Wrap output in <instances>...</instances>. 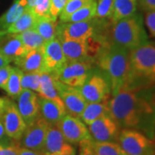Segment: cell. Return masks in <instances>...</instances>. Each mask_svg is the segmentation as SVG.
I'll return each instance as SVG.
<instances>
[{"mask_svg": "<svg viewBox=\"0 0 155 155\" xmlns=\"http://www.w3.org/2000/svg\"><path fill=\"white\" fill-rule=\"evenodd\" d=\"M109 110L121 129H134L154 139L155 88L120 91L109 100Z\"/></svg>", "mask_w": 155, "mask_h": 155, "instance_id": "cell-1", "label": "cell"}, {"mask_svg": "<svg viewBox=\"0 0 155 155\" xmlns=\"http://www.w3.org/2000/svg\"><path fill=\"white\" fill-rule=\"evenodd\" d=\"M155 88V43L147 42L129 51L126 81L121 91Z\"/></svg>", "mask_w": 155, "mask_h": 155, "instance_id": "cell-2", "label": "cell"}, {"mask_svg": "<svg viewBox=\"0 0 155 155\" xmlns=\"http://www.w3.org/2000/svg\"><path fill=\"white\" fill-rule=\"evenodd\" d=\"M93 64L104 74L110 86L112 97L122 91L129 65V50L114 44L103 46Z\"/></svg>", "mask_w": 155, "mask_h": 155, "instance_id": "cell-3", "label": "cell"}, {"mask_svg": "<svg viewBox=\"0 0 155 155\" xmlns=\"http://www.w3.org/2000/svg\"><path fill=\"white\" fill-rule=\"evenodd\" d=\"M108 40L110 44L129 51L147 43L148 35L141 14L136 12L127 18L111 23L108 30Z\"/></svg>", "mask_w": 155, "mask_h": 155, "instance_id": "cell-4", "label": "cell"}, {"mask_svg": "<svg viewBox=\"0 0 155 155\" xmlns=\"http://www.w3.org/2000/svg\"><path fill=\"white\" fill-rule=\"evenodd\" d=\"M117 144L126 155H155L154 140L134 129H121Z\"/></svg>", "mask_w": 155, "mask_h": 155, "instance_id": "cell-5", "label": "cell"}, {"mask_svg": "<svg viewBox=\"0 0 155 155\" xmlns=\"http://www.w3.org/2000/svg\"><path fill=\"white\" fill-rule=\"evenodd\" d=\"M78 89L88 103L109 101L111 96L108 79L100 70H95V68L92 69L83 85Z\"/></svg>", "mask_w": 155, "mask_h": 155, "instance_id": "cell-6", "label": "cell"}, {"mask_svg": "<svg viewBox=\"0 0 155 155\" xmlns=\"http://www.w3.org/2000/svg\"><path fill=\"white\" fill-rule=\"evenodd\" d=\"M95 66L87 61L67 62L64 67L56 73L55 78L67 85L79 88L82 86Z\"/></svg>", "mask_w": 155, "mask_h": 155, "instance_id": "cell-7", "label": "cell"}, {"mask_svg": "<svg viewBox=\"0 0 155 155\" xmlns=\"http://www.w3.org/2000/svg\"><path fill=\"white\" fill-rule=\"evenodd\" d=\"M48 127L49 124L41 116H39L31 124L27 126L22 138L17 141L19 146L41 153Z\"/></svg>", "mask_w": 155, "mask_h": 155, "instance_id": "cell-8", "label": "cell"}, {"mask_svg": "<svg viewBox=\"0 0 155 155\" xmlns=\"http://www.w3.org/2000/svg\"><path fill=\"white\" fill-rule=\"evenodd\" d=\"M6 134L15 141H19L22 138L27 125L20 115L17 106L14 101L6 99L5 105L1 116Z\"/></svg>", "mask_w": 155, "mask_h": 155, "instance_id": "cell-9", "label": "cell"}, {"mask_svg": "<svg viewBox=\"0 0 155 155\" xmlns=\"http://www.w3.org/2000/svg\"><path fill=\"white\" fill-rule=\"evenodd\" d=\"M56 127L61 130L64 139L71 145H78L85 140H91L86 124L79 118L67 114L57 123Z\"/></svg>", "mask_w": 155, "mask_h": 155, "instance_id": "cell-10", "label": "cell"}, {"mask_svg": "<svg viewBox=\"0 0 155 155\" xmlns=\"http://www.w3.org/2000/svg\"><path fill=\"white\" fill-rule=\"evenodd\" d=\"M91 140L94 142H116L121 131L120 127L110 115L102 116L88 125Z\"/></svg>", "mask_w": 155, "mask_h": 155, "instance_id": "cell-11", "label": "cell"}, {"mask_svg": "<svg viewBox=\"0 0 155 155\" xmlns=\"http://www.w3.org/2000/svg\"><path fill=\"white\" fill-rule=\"evenodd\" d=\"M97 19L84 22H61L58 25L56 37L62 41L69 40H88L94 33Z\"/></svg>", "mask_w": 155, "mask_h": 155, "instance_id": "cell-12", "label": "cell"}, {"mask_svg": "<svg viewBox=\"0 0 155 155\" xmlns=\"http://www.w3.org/2000/svg\"><path fill=\"white\" fill-rule=\"evenodd\" d=\"M56 87L67 114L79 118L88 103L79 90L61 83L59 80H56Z\"/></svg>", "mask_w": 155, "mask_h": 155, "instance_id": "cell-13", "label": "cell"}, {"mask_svg": "<svg viewBox=\"0 0 155 155\" xmlns=\"http://www.w3.org/2000/svg\"><path fill=\"white\" fill-rule=\"evenodd\" d=\"M44 56L45 72H50L54 76L67 63V60L61 48L60 40L55 37L45 43L42 48Z\"/></svg>", "mask_w": 155, "mask_h": 155, "instance_id": "cell-14", "label": "cell"}, {"mask_svg": "<svg viewBox=\"0 0 155 155\" xmlns=\"http://www.w3.org/2000/svg\"><path fill=\"white\" fill-rule=\"evenodd\" d=\"M17 109L26 125L28 126L40 116L38 96L30 90H22L17 97Z\"/></svg>", "mask_w": 155, "mask_h": 155, "instance_id": "cell-15", "label": "cell"}, {"mask_svg": "<svg viewBox=\"0 0 155 155\" xmlns=\"http://www.w3.org/2000/svg\"><path fill=\"white\" fill-rule=\"evenodd\" d=\"M0 52L13 63H16L28 53L18 34L5 32H0Z\"/></svg>", "mask_w": 155, "mask_h": 155, "instance_id": "cell-16", "label": "cell"}, {"mask_svg": "<svg viewBox=\"0 0 155 155\" xmlns=\"http://www.w3.org/2000/svg\"><path fill=\"white\" fill-rule=\"evenodd\" d=\"M61 48L67 60L71 61H91L87 40H69L61 41ZM94 65V64H93Z\"/></svg>", "mask_w": 155, "mask_h": 155, "instance_id": "cell-17", "label": "cell"}, {"mask_svg": "<svg viewBox=\"0 0 155 155\" xmlns=\"http://www.w3.org/2000/svg\"><path fill=\"white\" fill-rule=\"evenodd\" d=\"M71 144L67 143L61 130L54 125H49L46 134L42 155H59L68 148Z\"/></svg>", "mask_w": 155, "mask_h": 155, "instance_id": "cell-18", "label": "cell"}, {"mask_svg": "<svg viewBox=\"0 0 155 155\" xmlns=\"http://www.w3.org/2000/svg\"><path fill=\"white\" fill-rule=\"evenodd\" d=\"M40 116H41L49 125L56 126L57 123L67 115L65 106L54 101L46 99L38 96Z\"/></svg>", "mask_w": 155, "mask_h": 155, "instance_id": "cell-19", "label": "cell"}, {"mask_svg": "<svg viewBox=\"0 0 155 155\" xmlns=\"http://www.w3.org/2000/svg\"><path fill=\"white\" fill-rule=\"evenodd\" d=\"M14 64L23 72L41 73L45 72L42 48L28 51L25 55Z\"/></svg>", "mask_w": 155, "mask_h": 155, "instance_id": "cell-20", "label": "cell"}, {"mask_svg": "<svg viewBox=\"0 0 155 155\" xmlns=\"http://www.w3.org/2000/svg\"><path fill=\"white\" fill-rule=\"evenodd\" d=\"M56 80L57 78L54 74L48 72H41L40 77L39 90L37 92L39 97L54 101L58 104L64 105L56 87Z\"/></svg>", "mask_w": 155, "mask_h": 155, "instance_id": "cell-21", "label": "cell"}, {"mask_svg": "<svg viewBox=\"0 0 155 155\" xmlns=\"http://www.w3.org/2000/svg\"><path fill=\"white\" fill-rule=\"evenodd\" d=\"M27 9V0H14L9 10L0 17V32L6 31Z\"/></svg>", "mask_w": 155, "mask_h": 155, "instance_id": "cell-22", "label": "cell"}, {"mask_svg": "<svg viewBox=\"0 0 155 155\" xmlns=\"http://www.w3.org/2000/svg\"><path fill=\"white\" fill-rule=\"evenodd\" d=\"M110 115L109 101L100 103H87L79 119L87 126L102 116Z\"/></svg>", "mask_w": 155, "mask_h": 155, "instance_id": "cell-23", "label": "cell"}, {"mask_svg": "<svg viewBox=\"0 0 155 155\" xmlns=\"http://www.w3.org/2000/svg\"><path fill=\"white\" fill-rule=\"evenodd\" d=\"M137 0H115L113 13L110 18L111 23L127 18L137 12Z\"/></svg>", "mask_w": 155, "mask_h": 155, "instance_id": "cell-24", "label": "cell"}, {"mask_svg": "<svg viewBox=\"0 0 155 155\" xmlns=\"http://www.w3.org/2000/svg\"><path fill=\"white\" fill-rule=\"evenodd\" d=\"M58 25L59 22L57 19L51 17H37L34 28L47 42L56 37Z\"/></svg>", "mask_w": 155, "mask_h": 155, "instance_id": "cell-25", "label": "cell"}, {"mask_svg": "<svg viewBox=\"0 0 155 155\" xmlns=\"http://www.w3.org/2000/svg\"><path fill=\"white\" fill-rule=\"evenodd\" d=\"M36 19L37 17L34 14L33 11L30 9H27L22 16L5 32L9 34H20L29 28H33Z\"/></svg>", "mask_w": 155, "mask_h": 155, "instance_id": "cell-26", "label": "cell"}, {"mask_svg": "<svg viewBox=\"0 0 155 155\" xmlns=\"http://www.w3.org/2000/svg\"><path fill=\"white\" fill-rule=\"evenodd\" d=\"M18 35L28 52L30 50L41 49L46 43L43 38L34 28L18 34Z\"/></svg>", "mask_w": 155, "mask_h": 155, "instance_id": "cell-27", "label": "cell"}, {"mask_svg": "<svg viewBox=\"0 0 155 155\" xmlns=\"http://www.w3.org/2000/svg\"><path fill=\"white\" fill-rule=\"evenodd\" d=\"M22 76V71L17 67H12L11 76L6 84L5 91L7 94L11 97L12 99H17L20 92L22 91L21 86V79Z\"/></svg>", "mask_w": 155, "mask_h": 155, "instance_id": "cell-28", "label": "cell"}, {"mask_svg": "<svg viewBox=\"0 0 155 155\" xmlns=\"http://www.w3.org/2000/svg\"><path fill=\"white\" fill-rule=\"evenodd\" d=\"M97 9V0L84 6L67 18L65 22H77L89 21L94 18Z\"/></svg>", "mask_w": 155, "mask_h": 155, "instance_id": "cell-29", "label": "cell"}, {"mask_svg": "<svg viewBox=\"0 0 155 155\" xmlns=\"http://www.w3.org/2000/svg\"><path fill=\"white\" fill-rule=\"evenodd\" d=\"M94 1L96 0H67L66 5L60 14L61 22H65L67 18L74 12Z\"/></svg>", "mask_w": 155, "mask_h": 155, "instance_id": "cell-30", "label": "cell"}, {"mask_svg": "<svg viewBox=\"0 0 155 155\" xmlns=\"http://www.w3.org/2000/svg\"><path fill=\"white\" fill-rule=\"evenodd\" d=\"M96 155H126L120 146L116 142H94Z\"/></svg>", "mask_w": 155, "mask_h": 155, "instance_id": "cell-31", "label": "cell"}, {"mask_svg": "<svg viewBox=\"0 0 155 155\" xmlns=\"http://www.w3.org/2000/svg\"><path fill=\"white\" fill-rule=\"evenodd\" d=\"M115 0H98L94 18L100 20H110L113 13Z\"/></svg>", "mask_w": 155, "mask_h": 155, "instance_id": "cell-32", "label": "cell"}, {"mask_svg": "<svg viewBox=\"0 0 155 155\" xmlns=\"http://www.w3.org/2000/svg\"><path fill=\"white\" fill-rule=\"evenodd\" d=\"M40 77L41 73L22 72L21 86L22 90H30L35 92H37L40 84Z\"/></svg>", "mask_w": 155, "mask_h": 155, "instance_id": "cell-33", "label": "cell"}, {"mask_svg": "<svg viewBox=\"0 0 155 155\" xmlns=\"http://www.w3.org/2000/svg\"><path fill=\"white\" fill-rule=\"evenodd\" d=\"M51 3L50 0H36L34 6L30 9L37 17H54L50 15ZM55 19V18H54Z\"/></svg>", "mask_w": 155, "mask_h": 155, "instance_id": "cell-34", "label": "cell"}, {"mask_svg": "<svg viewBox=\"0 0 155 155\" xmlns=\"http://www.w3.org/2000/svg\"><path fill=\"white\" fill-rule=\"evenodd\" d=\"M20 146L17 141H11L7 144H0V155H19Z\"/></svg>", "mask_w": 155, "mask_h": 155, "instance_id": "cell-35", "label": "cell"}, {"mask_svg": "<svg viewBox=\"0 0 155 155\" xmlns=\"http://www.w3.org/2000/svg\"><path fill=\"white\" fill-rule=\"evenodd\" d=\"M78 155H96L92 140H85L78 144Z\"/></svg>", "mask_w": 155, "mask_h": 155, "instance_id": "cell-36", "label": "cell"}, {"mask_svg": "<svg viewBox=\"0 0 155 155\" xmlns=\"http://www.w3.org/2000/svg\"><path fill=\"white\" fill-rule=\"evenodd\" d=\"M144 22L148 29L150 36L155 38V11L145 12Z\"/></svg>", "mask_w": 155, "mask_h": 155, "instance_id": "cell-37", "label": "cell"}, {"mask_svg": "<svg viewBox=\"0 0 155 155\" xmlns=\"http://www.w3.org/2000/svg\"><path fill=\"white\" fill-rule=\"evenodd\" d=\"M67 0H50L51 8H50V15L51 17L57 19V17L60 16L61 11L65 7Z\"/></svg>", "mask_w": 155, "mask_h": 155, "instance_id": "cell-38", "label": "cell"}, {"mask_svg": "<svg viewBox=\"0 0 155 155\" xmlns=\"http://www.w3.org/2000/svg\"><path fill=\"white\" fill-rule=\"evenodd\" d=\"M11 70H12V67L10 65L0 68V89L3 90L5 89L9 78L11 76Z\"/></svg>", "mask_w": 155, "mask_h": 155, "instance_id": "cell-39", "label": "cell"}, {"mask_svg": "<svg viewBox=\"0 0 155 155\" xmlns=\"http://www.w3.org/2000/svg\"><path fill=\"white\" fill-rule=\"evenodd\" d=\"M138 8L141 11H155V0H137Z\"/></svg>", "mask_w": 155, "mask_h": 155, "instance_id": "cell-40", "label": "cell"}, {"mask_svg": "<svg viewBox=\"0 0 155 155\" xmlns=\"http://www.w3.org/2000/svg\"><path fill=\"white\" fill-rule=\"evenodd\" d=\"M11 141L13 140L6 134L5 129L0 117V144H7V143H11Z\"/></svg>", "mask_w": 155, "mask_h": 155, "instance_id": "cell-41", "label": "cell"}, {"mask_svg": "<svg viewBox=\"0 0 155 155\" xmlns=\"http://www.w3.org/2000/svg\"><path fill=\"white\" fill-rule=\"evenodd\" d=\"M19 155H42L41 153L38 152H35L32 150L26 149L20 147V150H19Z\"/></svg>", "mask_w": 155, "mask_h": 155, "instance_id": "cell-42", "label": "cell"}, {"mask_svg": "<svg viewBox=\"0 0 155 155\" xmlns=\"http://www.w3.org/2000/svg\"><path fill=\"white\" fill-rule=\"evenodd\" d=\"M59 155H76V149L73 147V145H70L68 147V148H67Z\"/></svg>", "mask_w": 155, "mask_h": 155, "instance_id": "cell-43", "label": "cell"}, {"mask_svg": "<svg viewBox=\"0 0 155 155\" xmlns=\"http://www.w3.org/2000/svg\"><path fill=\"white\" fill-rule=\"evenodd\" d=\"M10 63H11V62L8 61V59L0 52V68L10 65Z\"/></svg>", "mask_w": 155, "mask_h": 155, "instance_id": "cell-44", "label": "cell"}, {"mask_svg": "<svg viewBox=\"0 0 155 155\" xmlns=\"http://www.w3.org/2000/svg\"><path fill=\"white\" fill-rule=\"evenodd\" d=\"M5 97H0V117L2 116V113H3V110H4V108H5V105L6 103Z\"/></svg>", "mask_w": 155, "mask_h": 155, "instance_id": "cell-45", "label": "cell"}, {"mask_svg": "<svg viewBox=\"0 0 155 155\" xmlns=\"http://www.w3.org/2000/svg\"><path fill=\"white\" fill-rule=\"evenodd\" d=\"M36 0H27V5H28V9H31L35 5Z\"/></svg>", "mask_w": 155, "mask_h": 155, "instance_id": "cell-46", "label": "cell"}, {"mask_svg": "<svg viewBox=\"0 0 155 155\" xmlns=\"http://www.w3.org/2000/svg\"><path fill=\"white\" fill-rule=\"evenodd\" d=\"M153 140H154V141H155V132H154V139H153Z\"/></svg>", "mask_w": 155, "mask_h": 155, "instance_id": "cell-47", "label": "cell"}]
</instances>
